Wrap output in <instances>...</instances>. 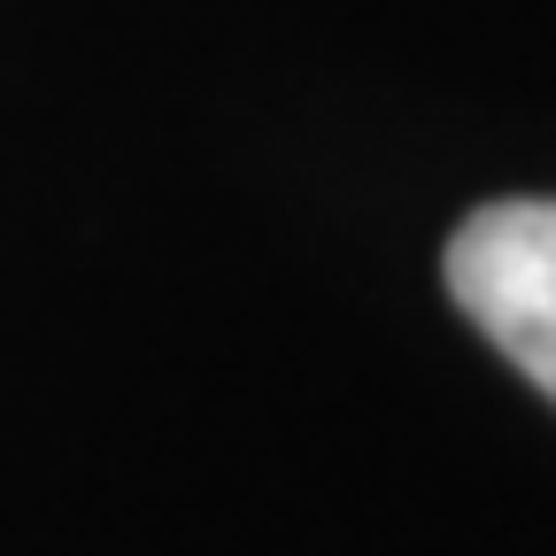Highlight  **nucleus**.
Instances as JSON below:
<instances>
[{"instance_id":"f257e3e1","label":"nucleus","mask_w":556,"mask_h":556,"mask_svg":"<svg viewBox=\"0 0 556 556\" xmlns=\"http://www.w3.org/2000/svg\"><path fill=\"white\" fill-rule=\"evenodd\" d=\"M456 309L556 402V201H486L448 240Z\"/></svg>"}]
</instances>
